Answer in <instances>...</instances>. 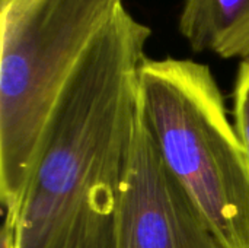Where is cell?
<instances>
[{
	"mask_svg": "<svg viewBox=\"0 0 249 248\" xmlns=\"http://www.w3.org/2000/svg\"><path fill=\"white\" fill-rule=\"evenodd\" d=\"M152 29L121 4L67 80L15 216L13 248H115L121 180Z\"/></svg>",
	"mask_w": 249,
	"mask_h": 248,
	"instance_id": "6da1fadb",
	"label": "cell"
},
{
	"mask_svg": "<svg viewBox=\"0 0 249 248\" xmlns=\"http://www.w3.org/2000/svg\"><path fill=\"white\" fill-rule=\"evenodd\" d=\"M139 110L223 248H249V159L207 64L146 58Z\"/></svg>",
	"mask_w": 249,
	"mask_h": 248,
	"instance_id": "7a4b0ae2",
	"label": "cell"
},
{
	"mask_svg": "<svg viewBox=\"0 0 249 248\" xmlns=\"http://www.w3.org/2000/svg\"><path fill=\"white\" fill-rule=\"evenodd\" d=\"M123 0H0V199L18 210L55 104Z\"/></svg>",
	"mask_w": 249,
	"mask_h": 248,
	"instance_id": "3957f363",
	"label": "cell"
},
{
	"mask_svg": "<svg viewBox=\"0 0 249 248\" xmlns=\"http://www.w3.org/2000/svg\"><path fill=\"white\" fill-rule=\"evenodd\" d=\"M115 248H223L165 164L140 110L121 180Z\"/></svg>",
	"mask_w": 249,
	"mask_h": 248,
	"instance_id": "277c9868",
	"label": "cell"
},
{
	"mask_svg": "<svg viewBox=\"0 0 249 248\" xmlns=\"http://www.w3.org/2000/svg\"><path fill=\"white\" fill-rule=\"evenodd\" d=\"M178 28L197 53L249 57V0H184Z\"/></svg>",
	"mask_w": 249,
	"mask_h": 248,
	"instance_id": "5b68a950",
	"label": "cell"
},
{
	"mask_svg": "<svg viewBox=\"0 0 249 248\" xmlns=\"http://www.w3.org/2000/svg\"><path fill=\"white\" fill-rule=\"evenodd\" d=\"M235 126L244 142L249 159V57L242 60L238 69L233 91Z\"/></svg>",
	"mask_w": 249,
	"mask_h": 248,
	"instance_id": "8992f818",
	"label": "cell"
}]
</instances>
